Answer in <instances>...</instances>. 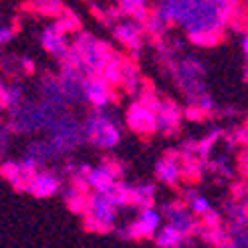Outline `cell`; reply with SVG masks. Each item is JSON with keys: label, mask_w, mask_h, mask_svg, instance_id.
<instances>
[{"label": "cell", "mask_w": 248, "mask_h": 248, "mask_svg": "<svg viewBox=\"0 0 248 248\" xmlns=\"http://www.w3.org/2000/svg\"><path fill=\"white\" fill-rule=\"evenodd\" d=\"M164 224V214L154 206L140 208V214L125 230H119V236L125 240H152L159 226Z\"/></svg>", "instance_id": "6"}, {"label": "cell", "mask_w": 248, "mask_h": 248, "mask_svg": "<svg viewBox=\"0 0 248 248\" xmlns=\"http://www.w3.org/2000/svg\"><path fill=\"white\" fill-rule=\"evenodd\" d=\"M212 170H214L216 173H220L222 178H230V176H232V168H230V164H228L226 157H218L216 162H212Z\"/></svg>", "instance_id": "25"}, {"label": "cell", "mask_w": 248, "mask_h": 248, "mask_svg": "<svg viewBox=\"0 0 248 248\" xmlns=\"http://www.w3.org/2000/svg\"><path fill=\"white\" fill-rule=\"evenodd\" d=\"M171 71H173V77H176L178 85L186 91V95L190 97V101H194L196 97L206 93L204 85H202L204 67L196 57L188 55L178 61H171Z\"/></svg>", "instance_id": "5"}, {"label": "cell", "mask_w": 248, "mask_h": 248, "mask_svg": "<svg viewBox=\"0 0 248 248\" xmlns=\"http://www.w3.org/2000/svg\"><path fill=\"white\" fill-rule=\"evenodd\" d=\"M210 2L214 4V8H216V10L220 12V15L228 20V22L234 18V15H236L238 0H210Z\"/></svg>", "instance_id": "23"}, {"label": "cell", "mask_w": 248, "mask_h": 248, "mask_svg": "<svg viewBox=\"0 0 248 248\" xmlns=\"http://www.w3.org/2000/svg\"><path fill=\"white\" fill-rule=\"evenodd\" d=\"M119 173H121V166H117V162H105L97 168H89L85 182L93 192H107L119 180Z\"/></svg>", "instance_id": "10"}, {"label": "cell", "mask_w": 248, "mask_h": 248, "mask_svg": "<svg viewBox=\"0 0 248 248\" xmlns=\"http://www.w3.org/2000/svg\"><path fill=\"white\" fill-rule=\"evenodd\" d=\"M113 36L123 46H127L131 53H140L141 46H143L145 29H143L141 22L127 16V20H119L113 27Z\"/></svg>", "instance_id": "11"}, {"label": "cell", "mask_w": 248, "mask_h": 248, "mask_svg": "<svg viewBox=\"0 0 248 248\" xmlns=\"http://www.w3.org/2000/svg\"><path fill=\"white\" fill-rule=\"evenodd\" d=\"M155 12L170 27H182L186 36L200 46L220 43L228 20L214 8L210 0H162Z\"/></svg>", "instance_id": "1"}, {"label": "cell", "mask_w": 248, "mask_h": 248, "mask_svg": "<svg viewBox=\"0 0 248 248\" xmlns=\"http://www.w3.org/2000/svg\"><path fill=\"white\" fill-rule=\"evenodd\" d=\"M119 83L125 87L129 93H138L141 87V75L140 71L135 69L133 65H121V75H119Z\"/></svg>", "instance_id": "21"}, {"label": "cell", "mask_w": 248, "mask_h": 248, "mask_svg": "<svg viewBox=\"0 0 248 248\" xmlns=\"http://www.w3.org/2000/svg\"><path fill=\"white\" fill-rule=\"evenodd\" d=\"M83 135L99 150H113L121 141V127L109 113H105V109H97L85 119Z\"/></svg>", "instance_id": "4"}, {"label": "cell", "mask_w": 248, "mask_h": 248, "mask_svg": "<svg viewBox=\"0 0 248 248\" xmlns=\"http://www.w3.org/2000/svg\"><path fill=\"white\" fill-rule=\"evenodd\" d=\"M67 31L61 27L59 22H53V24H48V27L43 31L41 34V45L45 46V51L46 53H51L55 59L59 61H65L69 57V41H67Z\"/></svg>", "instance_id": "12"}, {"label": "cell", "mask_w": 248, "mask_h": 248, "mask_svg": "<svg viewBox=\"0 0 248 248\" xmlns=\"http://www.w3.org/2000/svg\"><path fill=\"white\" fill-rule=\"evenodd\" d=\"M162 214L168 218L170 224H173L180 232H184L186 236H192V234L198 232V216L192 212V210L182 204V202H168L162 210Z\"/></svg>", "instance_id": "9"}, {"label": "cell", "mask_w": 248, "mask_h": 248, "mask_svg": "<svg viewBox=\"0 0 248 248\" xmlns=\"http://www.w3.org/2000/svg\"><path fill=\"white\" fill-rule=\"evenodd\" d=\"M228 246H248V228L246 226L230 228V232H228Z\"/></svg>", "instance_id": "24"}, {"label": "cell", "mask_w": 248, "mask_h": 248, "mask_svg": "<svg viewBox=\"0 0 248 248\" xmlns=\"http://www.w3.org/2000/svg\"><path fill=\"white\" fill-rule=\"evenodd\" d=\"M59 190H61V178L55 171H48V170H41V171L34 170L27 188H24V192H31L36 198L55 196Z\"/></svg>", "instance_id": "13"}, {"label": "cell", "mask_w": 248, "mask_h": 248, "mask_svg": "<svg viewBox=\"0 0 248 248\" xmlns=\"http://www.w3.org/2000/svg\"><path fill=\"white\" fill-rule=\"evenodd\" d=\"M4 87H6V85L2 83V77H0V109H4V107H2V99H4Z\"/></svg>", "instance_id": "30"}, {"label": "cell", "mask_w": 248, "mask_h": 248, "mask_svg": "<svg viewBox=\"0 0 248 248\" xmlns=\"http://www.w3.org/2000/svg\"><path fill=\"white\" fill-rule=\"evenodd\" d=\"M12 39H15V29L8 27V24H0V46H4Z\"/></svg>", "instance_id": "27"}, {"label": "cell", "mask_w": 248, "mask_h": 248, "mask_svg": "<svg viewBox=\"0 0 248 248\" xmlns=\"http://www.w3.org/2000/svg\"><path fill=\"white\" fill-rule=\"evenodd\" d=\"M186 206H188L198 218H202L204 214H208L210 210H212V202H210L204 194L196 192V190L186 192Z\"/></svg>", "instance_id": "20"}, {"label": "cell", "mask_w": 248, "mask_h": 248, "mask_svg": "<svg viewBox=\"0 0 248 248\" xmlns=\"http://www.w3.org/2000/svg\"><path fill=\"white\" fill-rule=\"evenodd\" d=\"M226 212H228V222H230V228H238V226H246L248 224V206L234 200L226 206Z\"/></svg>", "instance_id": "22"}, {"label": "cell", "mask_w": 248, "mask_h": 248, "mask_svg": "<svg viewBox=\"0 0 248 248\" xmlns=\"http://www.w3.org/2000/svg\"><path fill=\"white\" fill-rule=\"evenodd\" d=\"M34 6L41 12H45V15H53V12H57L61 8V4L53 2V0H34Z\"/></svg>", "instance_id": "26"}, {"label": "cell", "mask_w": 248, "mask_h": 248, "mask_svg": "<svg viewBox=\"0 0 248 248\" xmlns=\"http://www.w3.org/2000/svg\"><path fill=\"white\" fill-rule=\"evenodd\" d=\"M242 48H244V55H246V59H248V32L244 34V39H242Z\"/></svg>", "instance_id": "31"}, {"label": "cell", "mask_w": 248, "mask_h": 248, "mask_svg": "<svg viewBox=\"0 0 248 248\" xmlns=\"http://www.w3.org/2000/svg\"><path fill=\"white\" fill-rule=\"evenodd\" d=\"M155 117H157V131L171 135L178 131L182 123V107H178L173 101H157Z\"/></svg>", "instance_id": "14"}, {"label": "cell", "mask_w": 248, "mask_h": 248, "mask_svg": "<svg viewBox=\"0 0 248 248\" xmlns=\"http://www.w3.org/2000/svg\"><path fill=\"white\" fill-rule=\"evenodd\" d=\"M121 206L109 192H95L87 198L85 226L91 232H111L117 224V210Z\"/></svg>", "instance_id": "3"}, {"label": "cell", "mask_w": 248, "mask_h": 248, "mask_svg": "<svg viewBox=\"0 0 248 248\" xmlns=\"http://www.w3.org/2000/svg\"><path fill=\"white\" fill-rule=\"evenodd\" d=\"M155 186L154 184H138L131 186V204L138 208L145 206H154L155 202Z\"/></svg>", "instance_id": "19"}, {"label": "cell", "mask_w": 248, "mask_h": 248, "mask_svg": "<svg viewBox=\"0 0 248 248\" xmlns=\"http://www.w3.org/2000/svg\"><path fill=\"white\" fill-rule=\"evenodd\" d=\"M244 79H246V81H248V65H246V67H244Z\"/></svg>", "instance_id": "32"}, {"label": "cell", "mask_w": 248, "mask_h": 248, "mask_svg": "<svg viewBox=\"0 0 248 248\" xmlns=\"http://www.w3.org/2000/svg\"><path fill=\"white\" fill-rule=\"evenodd\" d=\"M240 170H242V173L244 176H248V152L242 155V159H240Z\"/></svg>", "instance_id": "29"}, {"label": "cell", "mask_w": 248, "mask_h": 248, "mask_svg": "<svg viewBox=\"0 0 248 248\" xmlns=\"http://www.w3.org/2000/svg\"><path fill=\"white\" fill-rule=\"evenodd\" d=\"M155 176L159 182L168 186H176L184 178V157L178 154H168L155 164Z\"/></svg>", "instance_id": "15"}, {"label": "cell", "mask_w": 248, "mask_h": 248, "mask_svg": "<svg viewBox=\"0 0 248 248\" xmlns=\"http://www.w3.org/2000/svg\"><path fill=\"white\" fill-rule=\"evenodd\" d=\"M127 127L141 135V138H147L157 131V117H155V105H150L145 101H138L133 103L129 109H127Z\"/></svg>", "instance_id": "7"}, {"label": "cell", "mask_w": 248, "mask_h": 248, "mask_svg": "<svg viewBox=\"0 0 248 248\" xmlns=\"http://www.w3.org/2000/svg\"><path fill=\"white\" fill-rule=\"evenodd\" d=\"M155 244L162 246V248H178V246H184V242H188V236L184 232H180L173 224H168L159 226V230L155 232Z\"/></svg>", "instance_id": "17"}, {"label": "cell", "mask_w": 248, "mask_h": 248, "mask_svg": "<svg viewBox=\"0 0 248 248\" xmlns=\"http://www.w3.org/2000/svg\"><path fill=\"white\" fill-rule=\"evenodd\" d=\"M119 10L129 18L143 22L150 15V0H119Z\"/></svg>", "instance_id": "18"}, {"label": "cell", "mask_w": 248, "mask_h": 248, "mask_svg": "<svg viewBox=\"0 0 248 248\" xmlns=\"http://www.w3.org/2000/svg\"><path fill=\"white\" fill-rule=\"evenodd\" d=\"M113 57V51L103 43L95 39L93 34H79L75 43L69 48V57L63 61L65 65H71L79 69L81 73L85 71L87 75H101L103 67L107 61Z\"/></svg>", "instance_id": "2"}, {"label": "cell", "mask_w": 248, "mask_h": 248, "mask_svg": "<svg viewBox=\"0 0 248 248\" xmlns=\"http://www.w3.org/2000/svg\"><path fill=\"white\" fill-rule=\"evenodd\" d=\"M20 67L27 71V73H32V71H34V61L29 59V57H22V59H20Z\"/></svg>", "instance_id": "28"}, {"label": "cell", "mask_w": 248, "mask_h": 248, "mask_svg": "<svg viewBox=\"0 0 248 248\" xmlns=\"http://www.w3.org/2000/svg\"><path fill=\"white\" fill-rule=\"evenodd\" d=\"M32 171L34 170H31V168H27L22 162H6L2 168H0V173L15 186V188H18V190H24L27 188V184H29V180H31V176H32Z\"/></svg>", "instance_id": "16"}, {"label": "cell", "mask_w": 248, "mask_h": 248, "mask_svg": "<svg viewBox=\"0 0 248 248\" xmlns=\"http://www.w3.org/2000/svg\"><path fill=\"white\" fill-rule=\"evenodd\" d=\"M81 97L95 109H107L111 101H113V91H111V85L101 75H89L83 77Z\"/></svg>", "instance_id": "8"}]
</instances>
